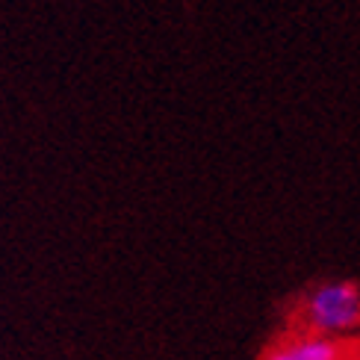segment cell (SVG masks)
I'll return each instance as SVG.
<instances>
[{
	"instance_id": "6da1fadb",
	"label": "cell",
	"mask_w": 360,
	"mask_h": 360,
	"mask_svg": "<svg viewBox=\"0 0 360 360\" xmlns=\"http://www.w3.org/2000/svg\"><path fill=\"white\" fill-rule=\"evenodd\" d=\"M307 331L325 337H346L360 328V290L349 281L316 287L302 304Z\"/></svg>"
},
{
	"instance_id": "7a4b0ae2",
	"label": "cell",
	"mask_w": 360,
	"mask_h": 360,
	"mask_svg": "<svg viewBox=\"0 0 360 360\" xmlns=\"http://www.w3.org/2000/svg\"><path fill=\"white\" fill-rule=\"evenodd\" d=\"M266 360H354L342 337H325L316 331L292 334L266 354Z\"/></svg>"
}]
</instances>
